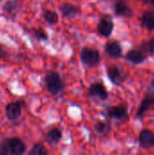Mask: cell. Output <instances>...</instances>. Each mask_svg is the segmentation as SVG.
I'll use <instances>...</instances> for the list:
<instances>
[{"label": "cell", "instance_id": "8992f818", "mask_svg": "<svg viewBox=\"0 0 154 155\" xmlns=\"http://www.w3.org/2000/svg\"><path fill=\"white\" fill-rule=\"evenodd\" d=\"M23 103L20 102H12L6 104L5 111V115L10 121H15L17 120L21 115V107Z\"/></svg>", "mask_w": 154, "mask_h": 155}, {"label": "cell", "instance_id": "7402d4cb", "mask_svg": "<svg viewBox=\"0 0 154 155\" xmlns=\"http://www.w3.org/2000/svg\"><path fill=\"white\" fill-rule=\"evenodd\" d=\"M33 35H34V36L37 40L45 41V40H47V38H48L47 34H46L45 31L43 30V29H34V30H33Z\"/></svg>", "mask_w": 154, "mask_h": 155}, {"label": "cell", "instance_id": "3957f363", "mask_svg": "<svg viewBox=\"0 0 154 155\" xmlns=\"http://www.w3.org/2000/svg\"><path fill=\"white\" fill-rule=\"evenodd\" d=\"M81 61L87 66H95L101 59L100 53L97 49L91 47H84L80 54Z\"/></svg>", "mask_w": 154, "mask_h": 155}, {"label": "cell", "instance_id": "d6986e66", "mask_svg": "<svg viewBox=\"0 0 154 155\" xmlns=\"http://www.w3.org/2000/svg\"><path fill=\"white\" fill-rule=\"evenodd\" d=\"M43 16L46 22H48L51 25L56 24L58 22V15L54 11L51 10H45L43 14Z\"/></svg>", "mask_w": 154, "mask_h": 155}, {"label": "cell", "instance_id": "ac0fdd59", "mask_svg": "<svg viewBox=\"0 0 154 155\" xmlns=\"http://www.w3.org/2000/svg\"><path fill=\"white\" fill-rule=\"evenodd\" d=\"M30 155H46L48 154V151L45 148V146L41 143H37L35 144H34L33 148L31 149V151L29 152Z\"/></svg>", "mask_w": 154, "mask_h": 155}, {"label": "cell", "instance_id": "e0dca14e", "mask_svg": "<svg viewBox=\"0 0 154 155\" xmlns=\"http://www.w3.org/2000/svg\"><path fill=\"white\" fill-rule=\"evenodd\" d=\"M4 11L8 13L9 15H15V13L18 11V4L16 0H9L4 5Z\"/></svg>", "mask_w": 154, "mask_h": 155}, {"label": "cell", "instance_id": "5b68a950", "mask_svg": "<svg viewBox=\"0 0 154 155\" xmlns=\"http://www.w3.org/2000/svg\"><path fill=\"white\" fill-rule=\"evenodd\" d=\"M98 32L101 35L108 37L112 35V32L113 30V18L110 15H104L101 18L98 26H97Z\"/></svg>", "mask_w": 154, "mask_h": 155}, {"label": "cell", "instance_id": "ffe728a7", "mask_svg": "<svg viewBox=\"0 0 154 155\" xmlns=\"http://www.w3.org/2000/svg\"><path fill=\"white\" fill-rule=\"evenodd\" d=\"M140 48L147 54H154V38H152L149 41L143 42L140 45Z\"/></svg>", "mask_w": 154, "mask_h": 155}, {"label": "cell", "instance_id": "7a4b0ae2", "mask_svg": "<svg viewBox=\"0 0 154 155\" xmlns=\"http://www.w3.org/2000/svg\"><path fill=\"white\" fill-rule=\"evenodd\" d=\"M44 83L47 88V91L53 94H58L64 88V84L61 79V76L58 73L51 71L48 72L44 76Z\"/></svg>", "mask_w": 154, "mask_h": 155}, {"label": "cell", "instance_id": "277c9868", "mask_svg": "<svg viewBox=\"0 0 154 155\" xmlns=\"http://www.w3.org/2000/svg\"><path fill=\"white\" fill-rule=\"evenodd\" d=\"M154 105V83L152 84L151 87L148 89L144 99L143 100L140 108L138 109L137 112V117L143 116L152 106Z\"/></svg>", "mask_w": 154, "mask_h": 155}, {"label": "cell", "instance_id": "8fae6325", "mask_svg": "<svg viewBox=\"0 0 154 155\" xmlns=\"http://www.w3.org/2000/svg\"><path fill=\"white\" fill-rule=\"evenodd\" d=\"M114 13L119 16L130 17L133 15L131 7L126 4L125 0H117L114 4Z\"/></svg>", "mask_w": 154, "mask_h": 155}, {"label": "cell", "instance_id": "44dd1931", "mask_svg": "<svg viewBox=\"0 0 154 155\" xmlns=\"http://www.w3.org/2000/svg\"><path fill=\"white\" fill-rule=\"evenodd\" d=\"M94 129L96 130V132L100 134H107L110 132V127L108 124H106L105 123L103 122H98L95 124L94 125Z\"/></svg>", "mask_w": 154, "mask_h": 155}, {"label": "cell", "instance_id": "5bb4252c", "mask_svg": "<svg viewBox=\"0 0 154 155\" xmlns=\"http://www.w3.org/2000/svg\"><path fill=\"white\" fill-rule=\"evenodd\" d=\"M142 25L148 30L154 31V11H147L142 16Z\"/></svg>", "mask_w": 154, "mask_h": 155}, {"label": "cell", "instance_id": "52a82bcc", "mask_svg": "<svg viewBox=\"0 0 154 155\" xmlns=\"http://www.w3.org/2000/svg\"><path fill=\"white\" fill-rule=\"evenodd\" d=\"M88 94L92 97H97L100 100H106L108 98V93L104 85L101 83L93 84L88 89Z\"/></svg>", "mask_w": 154, "mask_h": 155}, {"label": "cell", "instance_id": "cb8c5ba5", "mask_svg": "<svg viewBox=\"0 0 154 155\" xmlns=\"http://www.w3.org/2000/svg\"><path fill=\"white\" fill-rule=\"evenodd\" d=\"M4 55H5V50L2 47V45H0V58L1 57H4Z\"/></svg>", "mask_w": 154, "mask_h": 155}, {"label": "cell", "instance_id": "603a6c76", "mask_svg": "<svg viewBox=\"0 0 154 155\" xmlns=\"http://www.w3.org/2000/svg\"><path fill=\"white\" fill-rule=\"evenodd\" d=\"M141 2H143V4H147V5H154V0H140Z\"/></svg>", "mask_w": 154, "mask_h": 155}, {"label": "cell", "instance_id": "d4e9b609", "mask_svg": "<svg viewBox=\"0 0 154 155\" xmlns=\"http://www.w3.org/2000/svg\"><path fill=\"white\" fill-rule=\"evenodd\" d=\"M1 1H2V0H0V2H1Z\"/></svg>", "mask_w": 154, "mask_h": 155}, {"label": "cell", "instance_id": "9c48e42d", "mask_svg": "<svg viewBox=\"0 0 154 155\" xmlns=\"http://www.w3.org/2000/svg\"><path fill=\"white\" fill-rule=\"evenodd\" d=\"M140 145L144 149L154 147V133L150 130H143L139 136Z\"/></svg>", "mask_w": 154, "mask_h": 155}, {"label": "cell", "instance_id": "2e32d148", "mask_svg": "<svg viewBox=\"0 0 154 155\" xmlns=\"http://www.w3.org/2000/svg\"><path fill=\"white\" fill-rule=\"evenodd\" d=\"M61 138H62V132L58 128H54V129L50 130L46 134V141L52 144L58 143L60 142Z\"/></svg>", "mask_w": 154, "mask_h": 155}, {"label": "cell", "instance_id": "9a60e30c", "mask_svg": "<svg viewBox=\"0 0 154 155\" xmlns=\"http://www.w3.org/2000/svg\"><path fill=\"white\" fill-rule=\"evenodd\" d=\"M61 12H62V15H64V17H65V18H73L78 13V9H77V7L75 5L67 3V4H64L61 7Z\"/></svg>", "mask_w": 154, "mask_h": 155}, {"label": "cell", "instance_id": "6da1fadb", "mask_svg": "<svg viewBox=\"0 0 154 155\" xmlns=\"http://www.w3.org/2000/svg\"><path fill=\"white\" fill-rule=\"evenodd\" d=\"M25 143L16 137L8 138L0 142V155H20L25 153Z\"/></svg>", "mask_w": 154, "mask_h": 155}, {"label": "cell", "instance_id": "7c38bea8", "mask_svg": "<svg viewBox=\"0 0 154 155\" xmlns=\"http://www.w3.org/2000/svg\"><path fill=\"white\" fill-rule=\"evenodd\" d=\"M106 54L112 58H119L123 55V48L118 42H110L105 46Z\"/></svg>", "mask_w": 154, "mask_h": 155}, {"label": "cell", "instance_id": "30bf717a", "mask_svg": "<svg viewBox=\"0 0 154 155\" xmlns=\"http://www.w3.org/2000/svg\"><path fill=\"white\" fill-rule=\"evenodd\" d=\"M147 54L140 49H132L126 54V58L133 64H142L145 61Z\"/></svg>", "mask_w": 154, "mask_h": 155}, {"label": "cell", "instance_id": "ba28073f", "mask_svg": "<svg viewBox=\"0 0 154 155\" xmlns=\"http://www.w3.org/2000/svg\"><path fill=\"white\" fill-rule=\"evenodd\" d=\"M107 74H108V77L112 81V83L116 85H120L125 80V76H124L123 71L116 65L110 66L107 70Z\"/></svg>", "mask_w": 154, "mask_h": 155}, {"label": "cell", "instance_id": "4fadbf2b", "mask_svg": "<svg viewBox=\"0 0 154 155\" xmlns=\"http://www.w3.org/2000/svg\"><path fill=\"white\" fill-rule=\"evenodd\" d=\"M108 115L115 119H123L127 116V109L125 105H115L108 108Z\"/></svg>", "mask_w": 154, "mask_h": 155}]
</instances>
